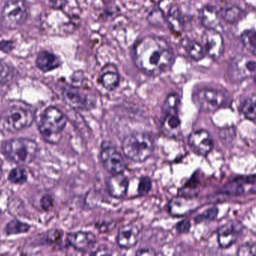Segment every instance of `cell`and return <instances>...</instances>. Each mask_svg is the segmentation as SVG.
I'll return each instance as SVG.
<instances>
[{"label": "cell", "instance_id": "cell-1", "mask_svg": "<svg viewBox=\"0 0 256 256\" xmlns=\"http://www.w3.org/2000/svg\"><path fill=\"white\" fill-rule=\"evenodd\" d=\"M134 62L146 75L158 76L170 70L174 64V54L167 41L160 36H148L134 46Z\"/></svg>", "mask_w": 256, "mask_h": 256}, {"label": "cell", "instance_id": "cell-2", "mask_svg": "<svg viewBox=\"0 0 256 256\" xmlns=\"http://www.w3.org/2000/svg\"><path fill=\"white\" fill-rule=\"evenodd\" d=\"M2 151L4 157L20 165L32 162L38 151V146L28 138H12L2 144Z\"/></svg>", "mask_w": 256, "mask_h": 256}, {"label": "cell", "instance_id": "cell-3", "mask_svg": "<svg viewBox=\"0 0 256 256\" xmlns=\"http://www.w3.org/2000/svg\"><path fill=\"white\" fill-rule=\"evenodd\" d=\"M67 124L64 114L56 107H49L40 116L39 131L46 142L56 144L61 140L62 134Z\"/></svg>", "mask_w": 256, "mask_h": 256}, {"label": "cell", "instance_id": "cell-4", "mask_svg": "<svg viewBox=\"0 0 256 256\" xmlns=\"http://www.w3.org/2000/svg\"><path fill=\"white\" fill-rule=\"evenodd\" d=\"M122 148L128 159L136 162H143L153 154L154 144L147 134L136 132L124 138Z\"/></svg>", "mask_w": 256, "mask_h": 256}, {"label": "cell", "instance_id": "cell-5", "mask_svg": "<svg viewBox=\"0 0 256 256\" xmlns=\"http://www.w3.org/2000/svg\"><path fill=\"white\" fill-rule=\"evenodd\" d=\"M34 114L20 106H12L3 111L0 117V129L8 132H19L30 127L34 121Z\"/></svg>", "mask_w": 256, "mask_h": 256}, {"label": "cell", "instance_id": "cell-6", "mask_svg": "<svg viewBox=\"0 0 256 256\" xmlns=\"http://www.w3.org/2000/svg\"><path fill=\"white\" fill-rule=\"evenodd\" d=\"M192 99L194 103L200 111L214 112L225 104L226 96L220 90L203 88L196 92Z\"/></svg>", "mask_w": 256, "mask_h": 256}, {"label": "cell", "instance_id": "cell-7", "mask_svg": "<svg viewBox=\"0 0 256 256\" xmlns=\"http://www.w3.org/2000/svg\"><path fill=\"white\" fill-rule=\"evenodd\" d=\"M228 73L234 81H244L252 77L255 78L256 62L246 56H237L232 60Z\"/></svg>", "mask_w": 256, "mask_h": 256}, {"label": "cell", "instance_id": "cell-8", "mask_svg": "<svg viewBox=\"0 0 256 256\" xmlns=\"http://www.w3.org/2000/svg\"><path fill=\"white\" fill-rule=\"evenodd\" d=\"M4 24L10 27H18L25 22L27 18V6L24 0H8L2 12Z\"/></svg>", "mask_w": 256, "mask_h": 256}, {"label": "cell", "instance_id": "cell-9", "mask_svg": "<svg viewBox=\"0 0 256 256\" xmlns=\"http://www.w3.org/2000/svg\"><path fill=\"white\" fill-rule=\"evenodd\" d=\"M100 157L105 169L110 174H121L127 168L124 157L115 147L111 146L102 147Z\"/></svg>", "mask_w": 256, "mask_h": 256}, {"label": "cell", "instance_id": "cell-10", "mask_svg": "<svg viewBox=\"0 0 256 256\" xmlns=\"http://www.w3.org/2000/svg\"><path fill=\"white\" fill-rule=\"evenodd\" d=\"M202 39L204 51L210 58L216 60L222 57L224 51V41L219 32L207 29L203 34Z\"/></svg>", "mask_w": 256, "mask_h": 256}, {"label": "cell", "instance_id": "cell-11", "mask_svg": "<svg viewBox=\"0 0 256 256\" xmlns=\"http://www.w3.org/2000/svg\"><path fill=\"white\" fill-rule=\"evenodd\" d=\"M188 144L196 154L206 156L213 149L214 141L209 132L200 129L194 131L189 135Z\"/></svg>", "mask_w": 256, "mask_h": 256}, {"label": "cell", "instance_id": "cell-12", "mask_svg": "<svg viewBox=\"0 0 256 256\" xmlns=\"http://www.w3.org/2000/svg\"><path fill=\"white\" fill-rule=\"evenodd\" d=\"M68 244L81 252H87L92 249L96 243V237L90 231H76L68 235Z\"/></svg>", "mask_w": 256, "mask_h": 256}, {"label": "cell", "instance_id": "cell-13", "mask_svg": "<svg viewBox=\"0 0 256 256\" xmlns=\"http://www.w3.org/2000/svg\"><path fill=\"white\" fill-rule=\"evenodd\" d=\"M106 186L111 196L116 198H124L128 193L129 180L122 173L112 174L106 180Z\"/></svg>", "mask_w": 256, "mask_h": 256}, {"label": "cell", "instance_id": "cell-14", "mask_svg": "<svg viewBox=\"0 0 256 256\" xmlns=\"http://www.w3.org/2000/svg\"><path fill=\"white\" fill-rule=\"evenodd\" d=\"M140 237V230L138 227L134 224H130L120 228L116 241L120 247L130 249L136 245Z\"/></svg>", "mask_w": 256, "mask_h": 256}, {"label": "cell", "instance_id": "cell-15", "mask_svg": "<svg viewBox=\"0 0 256 256\" xmlns=\"http://www.w3.org/2000/svg\"><path fill=\"white\" fill-rule=\"evenodd\" d=\"M99 82L106 90L112 91L120 85V76L117 71L116 66L112 64H108L102 69Z\"/></svg>", "mask_w": 256, "mask_h": 256}, {"label": "cell", "instance_id": "cell-16", "mask_svg": "<svg viewBox=\"0 0 256 256\" xmlns=\"http://www.w3.org/2000/svg\"><path fill=\"white\" fill-rule=\"evenodd\" d=\"M63 97L70 107L76 109H86L90 105V99L88 97L74 87L64 89Z\"/></svg>", "mask_w": 256, "mask_h": 256}, {"label": "cell", "instance_id": "cell-17", "mask_svg": "<svg viewBox=\"0 0 256 256\" xmlns=\"http://www.w3.org/2000/svg\"><path fill=\"white\" fill-rule=\"evenodd\" d=\"M192 207V201L191 197L185 195H178L174 197L168 204V211L172 216H182L189 213Z\"/></svg>", "mask_w": 256, "mask_h": 256}, {"label": "cell", "instance_id": "cell-18", "mask_svg": "<svg viewBox=\"0 0 256 256\" xmlns=\"http://www.w3.org/2000/svg\"><path fill=\"white\" fill-rule=\"evenodd\" d=\"M161 129L166 136L168 138H176L180 133V120L178 113L165 114L162 120Z\"/></svg>", "mask_w": 256, "mask_h": 256}, {"label": "cell", "instance_id": "cell-19", "mask_svg": "<svg viewBox=\"0 0 256 256\" xmlns=\"http://www.w3.org/2000/svg\"><path fill=\"white\" fill-rule=\"evenodd\" d=\"M62 65L60 57L49 51H42L36 59V66L43 72H50Z\"/></svg>", "mask_w": 256, "mask_h": 256}, {"label": "cell", "instance_id": "cell-20", "mask_svg": "<svg viewBox=\"0 0 256 256\" xmlns=\"http://www.w3.org/2000/svg\"><path fill=\"white\" fill-rule=\"evenodd\" d=\"M202 24L206 29L215 30L220 23V15L215 6L208 5L203 7L200 12Z\"/></svg>", "mask_w": 256, "mask_h": 256}, {"label": "cell", "instance_id": "cell-21", "mask_svg": "<svg viewBox=\"0 0 256 256\" xmlns=\"http://www.w3.org/2000/svg\"><path fill=\"white\" fill-rule=\"evenodd\" d=\"M180 48L194 61H200L206 55L204 47L198 42L188 38H185L180 42Z\"/></svg>", "mask_w": 256, "mask_h": 256}, {"label": "cell", "instance_id": "cell-22", "mask_svg": "<svg viewBox=\"0 0 256 256\" xmlns=\"http://www.w3.org/2000/svg\"><path fill=\"white\" fill-rule=\"evenodd\" d=\"M238 234V231L234 224H226L218 231V240L220 246L222 248L230 247L237 240Z\"/></svg>", "mask_w": 256, "mask_h": 256}, {"label": "cell", "instance_id": "cell-23", "mask_svg": "<svg viewBox=\"0 0 256 256\" xmlns=\"http://www.w3.org/2000/svg\"><path fill=\"white\" fill-rule=\"evenodd\" d=\"M167 22L174 33H182L184 29L183 17L178 6H172L168 10L166 17Z\"/></svg>", "mask_w": 256, "mask_h": 256}, {"label": "cell", "instance_id": "cell-24", "mask_svg": "<svg viewBox=\"0 0 256 256\" xmlns=\"http://www.w3.org/2000/svg\"><path fill=\"white\" fill-rule=\"evenodd\" d=\"M240 110L246 119L256 121V95H252L245 99Z\"/></svg>", "mask_w": 256, "mask_h": 256}, {"label": "cell", "instance_id": "cell-25", "mask_svg": "<svg viewBox=\"0 0 256 256\" xmlns=\"http://www.w3.org/2000/svg\"><path fill=\"white\" fill-rule=\"evenodd\" d=\"M242 44L251 54L256 56V31L248 30L243 32L240 36Z\"/></svg>", "mask_w": 256, "mask_h": 256}, {"label": "cell", "instance_id": "cell-26", "mask_svg": "<svg viewBox=\"0 0 256 256\" xmlns=\"http://www.w3.org/2000/svg\"><path fill=\"white\" fill-rule=\"evenodd\" d=\"M180 104V97L176 93H171L167 96L162 106L164 114L168 113H178V107Z\"/></svg>", "mask_w": 256, "mask_h": 256}, {"label": "cell", "instance_id": "cell-27", "mask_svg": "<svg viewBox=\"0 0 256 256\" xmlns=\"http://www.w3.org/2000/svg\"><path fill=\"white\" fill-rule=\"evenodd\" d=\"M30 229V225L19 220L10 221L6 225V232L8 234H18L26 233Z\"/></svg>", "mask_w": 256, "mask_h": 256}, {"label": "cell", "instance_id": "cell-28", "mask_svg": "<svg viewBox=\"0 0 256 256\" xmlns=\"http://www.w3.org/2000/svg\"><path fill=\"white\" fill-rule=\"evenodd\" d=\"M242 15H243V12L240 8L237 7V6H231V7L226 9L221 14V16L226 22L230 23V24H234L240 20Z\"/></svg>", "mask_w": 256, "mask_h": 256}, {"label": "cell", "instance_id": "cell-29", "mask_svg": "<svg viewBox=\"0 0 256 256\" xmlns=\"http://www.w3.org/2000/svg\"><path fill=\"white\" fill-rule=\"evenodd\" d=\"M8 180L15 184H24L27 180V174L22 168H15L10 171Z\"/></svg>", "mask_w": 256, "mask_h": 256}, {"label": "cell", "instance_id": "cell-30", "mask_svg": "<svg viewBox=\"0 0 256 256\" xmlns=\"http://www.w3.org/2000/svg\"><path fill=\"white\" fill-rule=\"evenodd\" d=\"M218 214V210L216 207H212V208L204 210L201 214L198 215L196 218V222H202L206 221H212L216 219Z\"/></svg>", "mask_w": 256, "mask_h": 256}, {"label": "cell", "instance_id": "cell-31", "mask_svg": "<svg viewBox=\"0 0 256 256\" xmlns=\"http://www.w3.org/2000/svg\"><path fill=\"white\" fill-rule=\"evenodd\" d=\"M152 186V180L148 177H142L138 185V193L140 195H146L150 192Z\"/></svg>", "mask_w": 256, "mask_h": 256}, {"label": "cell", "instance_id": "cell-32", "mask_svg": "<svg viewBox=\"0 0 256 256\" xmlns=\"http://www.w3.org/2000/svg\"><path fill=\"white\" fill-rule=\"evenodd\" d=\"M238 255L240 256H256V243H244L238 248Z\"/></svg>", "mask_w": 256, "mask_h": 256}, {"label": "cell", "instance_id": "cell-33", "mask_svg": "<svg viewBox=\"0 0 256 256\" xmlns=\"http://www.w3.org/2000/svg\"><path fill=\"white\" fill-rule=\"evenodd\" d=\"M190 228V222L189 220H186V219L178 222L176 225V230H177L178 232L180 233V234L189 232Z\"/></svg>", "mask_w": 256, "mask_h": 256}, {"label": "cell", "instance_id": "cell-34", "mask_svg": "<svg viewBox=\"0 0 256 256\" xmlns=\"http://www.w3.org/2000/svg\"><path fill=\"white\" fill-rule=\"evenodd\" d=\"M40 204H42V208L44 210H49L54 206V201H52V198L50 195H45L40 200Z\"/></svg>", "mask_w": 256, "mask_h": 256}, {"label": "cell", "instance_id": "cell-35", "mask_svg": "<svg viewBox=\"0 0 256 256\" xmlns=\"http://www.w3.org/2000/svg\"><path fill=\"white\" fill-rule=\"evenodd\" d=\"M13 48V42L10 41H4V42H0V50L4 52H9Z\"/></svg>", "mask_w": 256, "mask_h": 256}, {"label": "cell", "instance_id": "cell-36", "mask_svg": "<svg viewBox=\"0 0 256 256\" xmlns=\"http://www.w3.org/2000/svg\"><path fill=\"white\" fill-rule=\"evenodd\" d=\"M49 3L54 9H60L64 7L66 0H49Z\"/></svg>", "mask_w": 256, "mask_h": 256}, {"label": "cell", "instance_id": "cell-37", "mask_svg": "<svg viewBox=\"0 0 256 256\" xmlns=\"http://www.w3.org/2000/svg\"><path fill=\"white\" fill-rule=\"evenodd\" d=\"M136 255H156V252L155 250L152 249H148V248H146V249H140L136 252Z\"/></svg>", "mask_w": 256, "mask_h": 256}, {"label": "cell", "instance_id": "cell-38", "mask_svg": "<svg viewBox=\"0 0 256 256\" xmlns=\"http://www.w3.org/2000/svg\"><path fill=\"white\" fill-rule=\"evenodd\" d=\"M92 255H112V252L108 248H106V246H103V247L99 248L98 249L96 252L92 253Z\"/></svg>", "mask_w": 256, "mask_h": 256}]
</instances>
